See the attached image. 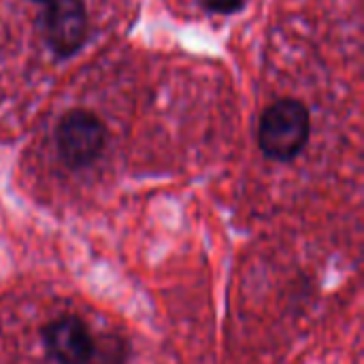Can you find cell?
Here are the masks:
<instances>
[{
  "instance_id": "cell-4",
  "label": "cell",
  "mask_w": 364,
  "mask_h": 364,
  "mask_svg": "<svg viewBox=\"0 0 364 364\" xmlns=\"http://www.w3.org/2000/svg\"><path fill=\"white\" fill-rule=\"evenodd\" d=\"M96 337L77 316L53 318L43 326V346L55 364H90Z\"/></svg>"
},
{
  "instance_id": "cell-5",
  "label": "cell",
  "mask_w": 364,
  "mask_h": 364,
  "mask_svg": "<svg viewBox=\"0 0 364 364\" xmlns=\"http://www.w3.org/2000/svg\"><path fill=\"white\" fill-rule=\"evenodd\" d=\"M126 341L117 335L96 339L90 364H126Z\"/></svg>"
},
{
  "instance_id": "cell-7",
  "label": "cell",
  "mask_w": 364,
  "mask_h": 364,
  "mask_svg": "<svg viewBox=\"0 0 364 364\" xmlns=\"http://www.w3.org/2000/svg\"><path fill=\"white\" fill-rule=\"evenodd\" d=\"M32 2H47V0H32Z\"/></svg>"
},
{
  "instance_id": "cell-1",
  "label": "cell",
  "mask_w": 364,
  "mask_h": 364,
  "mask_svg": "<svg viewBox=\"0 0 364 364\" xmlns=\"http://www.w3.org/2000/svg\"><path fill=\"white\" fill-rule=\"evenodd\" d=\"M309 134V109L294 98H282L273 102L262 113L258 124V145L267 158L277 162L294 160L307 145Z\"/></svg>"
},
{
  "instance_id": "cell-6",
  "label": "cell",
  "mask_w": 364,
  "mask_h": 364,
  "mask_svg": "<svg viewBox=\"0 0 364 364\" xmlns=\"http://www.w3.org/2000/svg\"><path fill=\"white\" fill-rule=\"evenodd\" d=\"M200 6L209 13H222V15H232L243 9L245 0H198Z\"/></svg>"
},
{
  "instance_id": "cell-3",
  "label": "cell",
  "mask_w": 364,
  "mask_h": 364,
  "mask_svg": "<svg viewBox=\"0 0 364 364\" xmlns=\"http://www.w3.org/2000/svg\"><path fill=\"white\" fill-rule=\"evenodd\" d=\"M43 19L45 41L58 58L75 55L87 38V9L83 0H49Z\"/></svg>"
},
{
  "instance_id": "cell-2",
  "label": "cell",
  "mask_w": 364,
  "mask_h": 364,
  "mask_svg": "<svg viewBox=\"0 0 364 364\" xmlns=\"http://www.w3.org/2000/svg\"><path fill=\"white\" fill-rule=\"evenodd\" d=\"M107 143V126L85 109L68 111L55 128V145L68 168L92 166Z\"/></svg>"
}]
</instances>
